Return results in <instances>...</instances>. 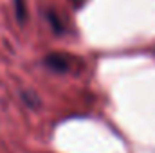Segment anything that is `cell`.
Segmentation results:
<instances>
[{"label": "cell", "instance_id": "obj_1", "mask_svg": "<svg viewBox=\"0 0 155 153\" xmlns=\"http://www.w3.org/2000/svg\"><path fill=\"white\" fill-rule=\"evenodd\" d=\"M43 63H45V67H49L51 70H54V72H69V58L67 56H63V54H58V52H52V54H49V56H45V60H43Z\"/></svg>", "mask_w": 155, "mask_h": 153}, {"label": "cell", "instance_id": "obj_3", "mask_svg": "<svg viewBox=\"0 0 155 153\" xmlns=\"http://www.w3.org/2000/svg\"><path fill=\"white\" fill-rule=\"evenodd\" d=\"M22 96H24V99H25V103H27L29 106H38V97H36V94H35V96L22 94Z\"/></svg>", "mask_w": 155, "mask_h": 153}, {"label": "cell", "instance_id": "obj_2", "mask_svg": "<svg viewBox=\"0 0 155 153\" xmlns=\"http://www.w3.org/2000/svg\"><path fill=\"white\" fill-rule=\"evenodd\" d=\"M15 9H16V20L22 24L27 18V11H25V2L24 0H15Z\"/></svg>", "mask_w": 155, "mask_h": 153}]
</instances>
